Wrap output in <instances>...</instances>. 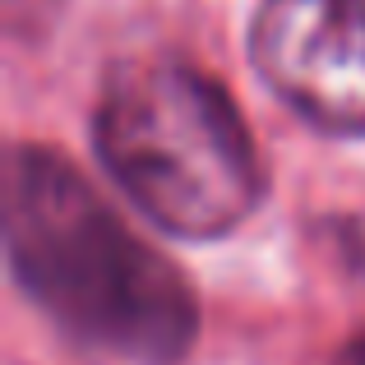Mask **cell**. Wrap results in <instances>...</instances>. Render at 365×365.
Instances as JSON below:
<instances>
[{"instance_id": "6da1fadb", "label": "cell", "mask_w": 365, "mask_h": 365, "mask_svg": "<svg viewBox=\"0 0 365 365\" xmlns=\"http://www.w3.org/2000/svg\"><path fill=\"white\" fill-rule=\"evenodd\" d=\"M5 255L28 301L79 347L134 365H176L199 338L180 268L56 153L19 143L5 162Z\"/></svg>"}, {"instance_id": "7a4b0ae2", "label": "cell", "mask_w": 365, "mask_h": 365, "mask_svg": "<svg viewBox=\"0 0 365 365\" xmlns=\"http://www.w3.org/2000/svg\"><path fill=\"white\" fill-rule=\"evenodd\" d=\"M93 139L111 180L171 236H227L264 199V167L241 111L176 56L116 65L102 83Z\"/></svg>"}, {"instance_id": "3957f363", "label": "cell", "mask_w": 365, "mask_h": 365, "mask_svg": "<svg viewBox=\"0 0 365 365\" xmlns=\"http://www.w3.org/2000/svg\"><path fill=\"white\" fill-rule=\"evenodd\" d=\"M250 56L296 116L365 134V0H264Z\"/></svg>"}, {"instance_id": "277c9868", "label": "cell", "mask_w": 365, "mask_h": 365, "mask_svg": "<svg viewBox=\"0 0 365 365\" xmlns=\"http://www.w3.org/2000/svg\"><path fill=\"white\" fill-rule=\"evenodd\" d=\"M338 365H365V333H356V338L347 342V351H342Z\"/></svg>"}]
</instances>
